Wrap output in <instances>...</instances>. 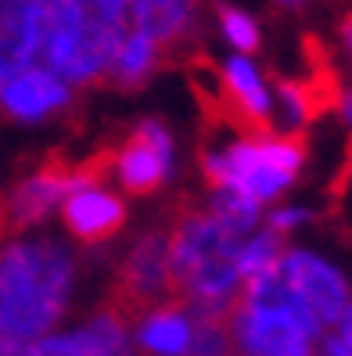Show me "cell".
Masks as SVG:
<instances>
[{
	"label": "cell",
	"mask_w": 352,
	"mask_h": 356,
	"mask_svg": "<svg viewBox=\"0 0 352 356\" xmlns=\"http://www.w3.org/2000/svg\"><path fill=\"white\" fill-rule=\"evenodd\" d=\"M280 274L305 299V306L313 309L320 327H338V321L349 313L352 302H349V284L335 266L324 263L313 252H295V248H287L284 259H280Z\"/></svg>",
	"instance_id": "52a82bcc"
},
{
	"label": "cell",
	"mask_w": 352,
	"mask_h": 356,
	"mask_svg": "<svg viewBox=\"0 0 352 356\" xmlns=\"http://www.w3.org/2000/svg\"><path fill=\"white\" fill-rule=\"evenodd\" d=\"M173 291L194 317L231 321L244 296L241 256L244 245L209 213H183L173 223Z\"/></svg>",
	"instance_id": "6da1fadb"
},
{
	"label": "cell",
	"mask_w": 352,
	"mask_h": 356,
	"mask_svg": "<svg viewBox=\"0 0 352 356\" xmlns=\"http://www.w3.org/2000/svg\"><path fill=\"white\" fill-rule=\"evenodd\" d=\"M342 40H345V51H349V58H352V11L342 18Z\"/></svg>",
	"instance_id": "cb8c5ba5"
},
{
	"label": "cell",
	"mask_w": 352,
	"mask_h": 356,
	"mask_svg": "<svg viewBox=\"0 0 352 356\" xmlns=\"http://www.w3.org/2000/svg\"><path fill=\"white\" fill-rule=\"evenodd\" d=\"M4 356H36V342H11V339H4Z\"/></svg>",
	"instance_id": "7402d4cb"
},
{
	"label": "cell",
	"mask_w": 352,
	"mask_h": 356,
	"mask_svg": "<svg viewBox=\"0 0 352 356\" xmlns=\"http://www.w3.org/2000/svg\"><path fill=\"white\" fill-rule=\"evenodd\" d=\"M76 334H79L83 349H87V356H133L130 334H126V317L115 313L112 306L94 313Z\"/></svg>",
	"instance_id": "5bb4252c"
},
{
	"label": "cell",
	"mask_w": 352,
	"mask_h": 356,
	"mask_svg": "<svg viewBox=\"0 0 352 356\" xmlns=\"http://www.w3.org/2000/svg\"><path fill=\"white\" fill-rule=\"evenodd\" d=\"M87 8L108 22H119V26H130V8L133 0H87Z\"/></svg>",
	"instance_id": "ffe728a7"
},
{
	"label": "cell",
	"mask_w": 352,
	"mask_h": 356,
	"mask_svg": "<svg viewBox=\"0 0 352 356\" xmlns=\"http://www.w3.org/2000/svg\"><path fill=\"white\" fill-rule=\"evenodd\" d=\"M162 47L155 44V40H148L144 33L130 29L126 40L119 44V54L112 61V72H108V83L112 87H122V90H133L140 87V83H148L158 65H162Z\"/></svg>",
	"instance_id": "4fadbf2b"
},
{
	"label": "cell",
	"mask_w": 352,
	"mask_h": 356,
	"mask_svg": "<svg viewBox=\"0 0 352 356\" xmlns=\"http://www.w3.org/2000/svg\"><path fill=\"white\" fill-rule=\"evenodd\" d=\"M342 112L349 119V134H352V90H345V101H342ZM349 159H352V144H349Z\"/></svg>",
	"instance_id": "d4e9b609"
},
{
	"label": "cell",
	"mask_w": 352,
	"mask_h": 356,
	"mask_svg": "<svg viewBox=\"0 0 352 356\" xmlns=\"http://www.w3.org/2000/svg\"><path fill=\"white\" fill-rule=\"evenodd\" d=\"M36 356H87L79 334H47L36 342Z\"/></svg>",
	"instance_id": "d6986e66"
},
{
	"label": "cell",
	"mask_w": 352,
	"mask_h": 356,
	"mask_svg": "<svg viewBox=\"0 0 352 356\" xmlns=\"http://www.w3.org/2000/svg\"><path fill=\"white\" fill-rule=\"evenodd\" d=\"M335 334H338V339H345V342H352V306H349V313H345V317L338 321Z\"/></svg>",
	"instance_id": "603a6c76"
},
{
	"label": "cell",
	"mask_w": 352,
	"mask_h": 356,
	"mask_svg": "<svg viewBox=\"0 0 352 356\" xmlns=\"http://www.w3.org/2000/svg\"><path fill=\"white\" fill-rule=\"evenodd\" d=\"M305 148L299 137H252L237 134L234 140L205 148L201 170L216 191H241L255 202H274L302 170Z\"/></svg>",
	"instance_id": "277c9868"
},
{
	"label": "cell",
	"mask_w": 352,
	"mask_h": 356,
	"mask_svg": "<svg viewBox=\"0 0 352 356\" xmlns=\"http://www.w3.org/2000/svg\"><path fill=\"white\" fill-rule=\"evenodd\" d=\"M40 65V0H0V83Z\"/></svg>",
	"instance_id": "ba28073f"
},
{
	"label": "cell",
	"mask_w": 352,
	"mask_h": 356,
	"mask_svg": "<svg viewBox=\"0 0 352 356\" xmlns=\"http://www.w3.org/2000/svg\"><path fill=\"white\" fill-rule=\"evenodd\" d=\"M130 26L162 51H173L198 26V0H133Z\"/></svg>",
	"instance_id": "8fae6325"
},
{
	"label": "cell",
	"mask_w": 352,
	"mask_h": 356,
	"mask_svg": "<svg viewBox=\"0 0 352 356\" xmlns=\"http://www.w3.org/2000/svg\"><path fill=\"white\" fill-rule=\"evenodd\" d=\"M194 317V313H191ZM234 346L231 339V321H209V317H194V342L187 356H226Z\"/></svg>",
	"instance_id": "ac0fdd59"
},
{
	"label": "cell",
	"mask_w": 352,
	"mask_h": 356,
	"mask_svg": "<svg viewBox=\"0 0 352 356\" xmlns=\"http://www.w3.org/2000/svg\"><path fill=\"white\" fill-rule=\"evenodd\" d=\"M112 173L130 195H148L173 173V137L158 119H144L112 152Z\"/></svg>",
	"instance_id": "8992f818"
},
{
	"label": "cell",
	"mask_w": 352,
	"mask_h": 356,
	"mask_svg": "<svg viewBox=\"0 0 352 356\" xmlns=\"http://www.w3.org/2000/svg\"><path fill=\"white\" fill-rule=\"evenodd\" d=\"M0 97H4V112L11 119L36 122V119H47L58 108H65L72 101V83H65L44 65H33L22 76L0 83Z\"/></svg>",
	"instance_id": "9c48e42d"
},
{
	"label": "cell",
	"mask_w": 352,
	"mask_h": 356,
	"mask_svg": "<svg viewBox=\"0 0 352 356\" xmlns=\"http://www.w3.org/2000/svg\"><path fill=\"white\" fill-rule=\"evenodd\" d=\"M259 205L262 202H255L252 195H241V191H212V198H209V216L216 220V223H223L231 234H248L255 223H259Z\"/></svg>",
	"instance_id": "9a60e30c"
},
{
	"label": "cell",
	"mask_w": 352,
	"mask_h": 356,
	"mask_svg": "<svg viewBox=\"0 0 352 356\" xmlns=\"http://www.w3.org/2000/svg\"><path fill=\"white\" fill-rule=\"evenodd\" d=\"M72 291V256L51 238L15 241L0 270V327L11 342H40L58 324Z\"/></svg>",
	"instance_id": "7a4b0ae2"
},
{
	"label": "cell",
	"mask_w": 352,
	"mask_h": 356,
	"mask_svg": "<svg viewBox=\"0 0 352 356\" xmlns=\"http://www.w3.org/2000/svg\"><path fill=\"white\" fill-rule=\"evenodd\" d=\"M284 252H287V248H284L280 234H277V230H270V227H266L262 234H255L252 241H244V256H241L244 281L266 274V270H277L280 259H284Z\"/></svg>",
	"instance_id": "2e32d148"
},
{
	"label": "cell",
	"mask_w": 352,
	"mask_h": 356,
	"mask_svg": "<svg viewBox=\"0 0 352 356\" xmlns=\"http://www.w3.org/2000/svg\"><path fill=\"white\" fill-rule=\"evenodd\" d=\"M194 342V317L183 302H165L137 317V346L148 356H187Z\"/></svg>",
	"instance_id": "7c38bea8"
},
{
	"label": "cell",
	"mask_w": 352,
	"mask_h": 356,
	"mask_svg": "<svg viewBox=\"0 0 352 356\" xmlns=\"http://www.w3.org/2000/svg\"><path fill=\"white\" fill-rule=\"evenodd\" d=\"M216 15H219V29L231 44L241 51V54H252L259 51V26L255 18L241 11V8H231V4H216Z\"/></svg>",
	"instance_id": "e0dca14e"
},
{
	"label": "cell",
	"mask_w": 352,
	"mask_h": 356,
	"mask_svg": "<svg viewBox=\"0 0 352 356\" xmlns=\"http://www.w3.org/2000/svg\"><path fill=\"white\" fill-rule=\"evenodd\" d=\"M274 4H277L280 11H302V8L309 4V0H274Z\"/></svg>",
	"instance_id": "484cf974"
},
{
	"label": "cell",
	"mask_w": 352,
	"mask_h": 356,
	"mask_svg": "<svg viewBox=\"0 0 352 356\" xmlns=\"http://www.w3.org/2000/svg\"><path fill=\"white\" fill-rule=\"evenodd\" d=\"M176 302L173 291V245L169 234L148 230L140 234L130 248V256L122 259V270L112 288V309L122 317H144L148 309Z\"/></svg>",
	"instance_id": "5b68a950"
},
{
	"label": "cell",
	"mask_w": 352,
	"mask_h": 356,
	"mask_svg": "<svg viewBox=\"0 0 352 356\" xmlns=\"http://www.w3.org/2000/svg\"><path fill=\"white\" fill-rule=\"evenodd\" d=\"M61 220L79 241H105L119 234V227L126 223V205L105 187H87L61 205Z\"/></svg>",
	"instance_id": "30bf717a"
},
{
	"label": "cell",
	"mask_w": 352,
	"mask_h": 356,
	"mask_svg": "<svg viewBox=\"0 0 352 356\" xmlns=\"http://www.w3.org/2000/svg\"><path fill=\"white\" fill-rule=\"evenodd\" d=\"M302 220H309L305 209H280V213H270V230H277V234H287V230L299 227Z\"/></svg>",
	"instance_id": "44dd1931"
},
{
	"label": "cell",
	"mask_w": 352,
	"mask_h": 356,
	"mask_svg": "<svg viewBox=\"0 0 352 356\" xmlns=\"http://www.w3.org/2000/svg\"><path fill=\"white\" fill-rule=\"evenodd\" d=\"M130 29L94 15L87 0H40V65L72 87L108 79Z\"/></svg>",
	"instance_id": "3957f363"
}]
</instances>
